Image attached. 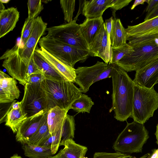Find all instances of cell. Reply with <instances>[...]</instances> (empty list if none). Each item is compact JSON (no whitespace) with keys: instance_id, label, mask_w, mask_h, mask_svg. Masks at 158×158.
Wrapping results in <instances>:
<instances>
[{"instance_id":"obj_1","label":"cell","mask_w":158,"mask_h":158,"mask_svg":"<svg viewBox=\"0 0 158 158\" xmlns=\"http://www.w3.org/2000/svg\"><path fill=\"white\" fill-rule=\"evenodd\" d=\"M47 25L41 16L36 17L31 33L23 47L20 48L19 43L16 44L12 48L7 50L0 58L4 60L2 66L9 75L23 86L28 82L30 75L39 70L34 62L33 55Z\"/></svg>"},{"instance_id":"obj_2","label":"cell","mask_w":158,"mask_h":158,"mask_svg":"<svg viewBox=\"0 0 158 158\" xmlns=\"http://www.w3.org/2000/svg\"><path fill=\"white\" fill-rule=\"evenodd\" d=\"M114 64L111 73L112 106L109 112L114 111V118L124 122L132 114L134 83L127 72Z\"/></svg>"},{"instance_id":"obj_3","label":"cell","mask_w":158,"mask_h":158,"mask_svg":"<svg viewBox=\"0 0 158 158\" xmlns=\"http://www.w3.org/2000/svg\"><path fill=\"white\" fill-rule=\"evenodd\" d=\"M133 51L115 63L126 72L136 71L158 57V36L128 41Z\"/></svg>"},{"instance_id":"obj_4","label":"cell","mask_w":158,"mask_h":158,"mask_svg":"<svg viewBox=\"0 0 158 158\" xmlns=\"http://www.w3.org/2000/svg\"><path fill=\"white\" fill-rule=\"evenodd\" d=\"M41 84L46 96L48 109L58 106L69 110L73 102L82 94L73 82L68 80L45 78Z\"/></svg>"},{"instance_id":"obj_5","label":"cell","mask_w":158,"mask_h":158,"mask_svg":"<svg viewBox=\"0 0 158 158\" xmlns=\"http://www.w3.org/2000/svg\"><path fill=\"white\" fill-rule=\"evenodd\" d=\"M149 138L144 124L133 121L127 124L119 134L112 148L116 152L131 154L142 152L143 147Z\"/></svg>"},{"instance_id":"obj_6","label":"cell","mask_w":158,"mask_h":158,"mask_svg":"<svg viewBox=\"0 0 158 158\" xmlns=\"http://www.w3.org/2000/svg\"><path fill=\"white\" fill-rule=\"evenodd\" d=\"M158 108V93L154 87L148 88L134 83L132 112L134 121L143 124Z\"/></svg>"},{"instance_id":"obj_7","label":"cell","mask_w":158,"mask_h":158,"mask_svg":"<svg viewBox=\"0 0 158 158\" xmlns=\"http://www.w3.org/2000/svg\"><path fill=\"white\" fill-rule=\"evenodd\" d=\"M38 43L40 48L73 68L77 62L85 61L90 56L89 51L80 49L46 36L41 38Z\"/></svg>"},{"instance_id":"obj_8","label":"cell","mask_w":158,"mask_h":158,"mask_svg":"<svg viewBox=\"0 0 158 158\" xmlns=\"http://www.w3.org/2000/svg\"><path fill=\"white\" fill-rule=\"evenodd\" d=\"M47 36L80 49L89 51L88 45L81 31L79 24L73 20L69 23L47 28Z\"/></svg>"},{"instance_id":"obj_9","label":"cell","mask_w":158,"mask_h":158,"mask_svg":"<svg viewBox=\"0 0 158 158\" xmlns=\"http://www.w3.org/2000/svg\"><path fill=\"white\" fill-rule=\"evenodd\" d=\"M41 83H27L24 86L21 106L27 118L48 109L46 96Z\"/></svg>"},{"instance_id":"obj_10","label":"cell","mask_w":158,"mask_h":158,"mask_svg":"<svg viewBox=\"0 0 158 158\" xmlns=\"http://www.w3.org/2000/svg\"><path fill=\"white\" fill-rule=\"evenodd\" d=\"M108 64L97 61L90 67H79L75 69L76 77L74 82L79 87L82 93H86L99 74Z\"/></svg>"},{"instance_id":"obj_11","label":"cell","mask_w":158,"mask_h":158,"mask_svg":"<svg viewBox=\"0 0 158 158\" xmlns=\"http://www.w3.org/2000/svg\"><path fill=\"white\" fill-rule=\"evenodd\" d=\"M48 110L41 111L24 120L16 133V141L22 144L26 143L40 127Z\"/></svg>"},{"instance_id":"obj_12","label":"cell","mask_w":158,"mask_h":158,"mask_svg":"<svg viewBox=\"0 0 158 158\" xmlns=\"http://www.w3.org/2000/svg\"><path fill=\"white\" fill-rule=\"evenodd\" d=\"M125 29L128 41L158 36V16L137 25L128 26Z\"/></svg>"},{"instance_id":"obj_13","label":"cell","mask_w":158,"mask_h":158,"mask_svg":"<svg viewBox=\"0 0 158 158\" xmlns=\"http://www.w3.org/2000/svg\"><path fill=\"white\" fill-rule=\"evenodd\" d=\"M89 48L90 56L99 57L107 64L110 62L111 60V49L109 46L105 23Z\"/></svg>"},{"instance_id":"obj_14","label":"cell","mask_w":158,"mask_h":158,"mask_svg":"<svg viewBox=\"0 0 158 158\" xmlns=\"http://www.w3.org/2000/svg\"><path fill=\"white\" fill-rule=\"evenodd\" d=\"M37 46L35 52L49 64L65 80L74 82L75 69L53 56L42 48Z\"/></svg>"},{"instance_id":"obj_15","label":"cell","mask_w":158,"mask_h":158,"mask_svg":"<svg viewBox=\"0 0 158 158\" xmlns=\"http://www.w3.org/2000/svg\"><path fill=\"white\" fill-rule=\"evenodd\" d=\"M158 81V57L152 62L136 71L133 81L142 87L151 88Z\"/></svg>"},{"instance_id":"obj_16","label":"cell","mask_w":158,"mask_h":158,"mask_svg":"<svg viewBox=\"0 0 158 158\" xmlns=\"http://www.w3.org/2000/svg\"><path fill=\"white\" fill-rule=\"evenodd\" d=\"M112 0H84L82 14L86 19H96L102 16L104 11L111 6Z\"/></svg>"},{"instance_id":"obj_17","label":"cell","mask_w":158,"mask_h":158,"mask_svg":"<svg viewBox=\"0 0 158 158\" xmlns=\"http://www.w3.org/2000/svg\"><path fill=\"white\" fill-rule=\"evenodd\" d=\"M15 79L10 77L0 80V103L12 102L19 98L20 91Z\"/></svg>"},{"instance_id":"obj_18","label":"cell","mask_w":158,"mask_h":158,"mask_svg":"<svg viewBox=\"0 0 158 158\" xmlns=\"http://www.w3.org/2000/svg\"><path fill=\"white\" fill-rule=\"evenodd\" d=\"M19 17L17 8L12 7L0 11V38L12 31Z\"/></svg>"},{"instance_id":"obj_19","label":"cell","mask_w":158,"mask_h":158,"mask_svg":"<svg viewBox=\"0 0 158 158\" xmlns=\"http://www.w3.org/2000/svg\"><path fill=\"white\" fill-rule=\"evenodd\" d=\"M69 110L55 106L48 110L47 123L52 136L62 129Z\"/></svg>"},{"instance_id":"obj_20","label":"cell","mask_w":158,"mask_h":158,"mask_svg":"<svg viewBox=\"0 0 158 158\" xmlns=\"http://www.w3.org/2000/svg\"><path fill=\"white\" fill-rule=\"evenodd\" d=\"M104 23L102 16L96 19H86L83 23L79 24L81 31L89 48Z\"/></svg>"},{"instance_id":"obj_21","label":"cell","mask_w":158,"mask_h":158,"mask_svg":"<svg viewBox=\"0 0 158 158\" xmlns=\"http://www.w3.org/2000/svg\"><path fill=\"white\" fill-rule=\"evenodd\" d=\"M111 48H117L127 44V34L125 28L120 20L114 18L110 34Z\"/></svg>"},{"instance_id":"obj_22","label":"cell","mask_w":158,"mask_h":158,"mask_svg":"<svg viewBox=\"0 0 158 158\" xmlns=\"http://www.w3.org/2000/svg\"><path fill=\"white\" fill-rule=\"evenodd\" d=\"M27 118L21 106L17 110L12 109L10 106L6 115L5 125L9 127L14 133H16L20 125Z\"/></svg>"},{"instance_id":"obj_23","label":"cell","mask_w":158,"mask_h":158,"mask_svg":"<svg viewBox=\"0 0 158 158\" xmlns=\"http://www.w3.org/2000/svg\"><path fill=\"white\" fill-rule=\"evenodd\" d=\"M64 146L63 150L67 158H84L87 148L75 143L73 139H67L60 144Z\"/></svg>"},{"instance_id":"obj_24","label":"cell","mask_w":158,"mask_h":158,"mask_svg":"<svg viewBox=\"0 0 158 158\" xmlns=\"http://www.w3.org/2000/svg\"><path fill=\"white\" fill-rule=\"evenodd\" d=\"M22 144L24 155L29 158H49L53 155L51 148L29 143Z\"/></svg>"},{"instance_id":"obj_25","label":"cell","mask_w":158,"mask_h":158,"mask_svg":"<svg viewBox=\"0 0 158 158\" xmlns=\"http://www.w3.org/2000/svg\"><path fill=\"white\" fill-rule=\"evenodd\" d=\"M33 58L34 62L38 69L43 72L45 78L57 80H65L35 51L34 53Z\"/></svg>"},{"instance_id":"obj_26","label":"cell","mask_w":158,"mask_h":158,"mask_svg":"<svg viewBox=\"0 0 158 158\" xmlns=\"http://www.w3.org/2000/svg\"><path fill=\"white\" fill-rule=\"evenodd\" d=\"M47 113L40 127L25 143L39 146L43 141L51 135L49 132L47 123Z\"/></svg>"},{"instance_id":"obj_27","label":"cell","mask_w":158,"mask_h":158,"mask_svg":"<svg viewBox=\"0 0 158 158\" xmlns=\"http://www.w3.org/2000/svg\"><path fill=\"white\" fill-rule=\"evenodd\" d=\"M94 104L91 98L87 95L81 94L80 97L72 104L70 109L79 113H90L91 107Z\"/></svg>"},{"instance_id":"obj_28","label":"cell","mask_w":158,"mask_h":158,"mask_svg":"<svg viewBox=\"0 0 158 158\" xmlns=\"http://www.w3.org/2000/svg\"><path fill=\"white\" fill-rule=\"evenodd\" d=\"M74 117L75 116L67 114L62 129L60 144L67 139H74L75 129Z\"/></svg>"},{"instance_id":"obj_29","label":"cell","mask_w":158,"mask_h":158,"mask_svg":"<svg viewBox=\"0 0 158 158\" xmlns=\"http://www.w3.org/2000/svg\"><path fill=\"white\" fill-rule=\"evenodd\" d=\"M133 51L132 47L128 43L117 48H111V60L109 63H116L127 53Z\"/></svg>"},{"instance_id":"obj_30","label":"cell","mask_w":158,"mask_h":158,"mask_svg":"<svg viewBox=\"0 0 158 158\" xmlns=\"http://www.w3.org/2000/svg\"><path fill=\"white\" fill-rule=\"evenodd\" d=\"M75 0H61L60 4L62 9L65 21L67 23L72 22L75 6Z\"/></svg>"},{"instance_id":"obj_31","label":"cell","mask_w":158,"mask_h":158,"mask_svg":"<svg viewBox=\"0 0 158 158\" xmlns=\"http://www.w3.org/2000/svg\"><path fill=\"white\" fill-rule=\"evenodd\" d=\"M35 19L28 17L26 19L21 32L20 41L19 43L20 47H23L30 36Z\"/></svg>"},{"instance_id":"obj_32","label":"cell","mask_w":158,"mask_h":158,"mask_svg":"<svg viewBox=\"0 0 158 158\" xmlns=\"http://www.w3.org/2000/svg\"><path fill=\"white\" fill-rule=\"evenodd\" d=\"M41 0H29L27 3L28 17L35 19L44 9Z\"/></svg>"},{"instance_id":"obj_33","label":"cell","mask_w":158,"mask_h":158,"mask_svg":"<svg viewBox=\"0 0 158 158\" xmlns=\"http://www.w3.org/2000/svg\"><path fill=\"white\" fill-rule=\"evenodd\" d=\"M151 153H148L142 156L136 158L127 154L119 152L113 153L97 152L94 153V158H149Z\"/></svg>"},{"instance_id":"obj_34","label":"cell","mask_w":158,"mask_h":158,"mask_svg":"<svg viewBox=\"0 0 158 158\" xmlns=\"http://www.w3.org/2000/svg\"><path fill=\"white\" fill-rule=\"evenodd\" d=\"M132 1V0H112L111 6L110 8L114 18L115 17L116 11L127 6Z\"/></svg>"},{"instance_id":"obj_35","label":"cell","mask_w":158,"mask_h":158,"mask_svg":"<svg viewBox=\"0 0 158 158\" xmlns=\"http://www.w3.org/2000/svg\"><path fill=\"white\" fill-rule=\"evenodd\" d=\"M45 79V77L43 72L39 70L30 75L27 83L30 84H40Z\"/></svg>"},{"instance_id":"obj_36","label":"cell","mask_w":158,"mask_h":158,"mask_svg":"<svg viewBox=\"0 0 158 158\" xmlns=\"http://www.w3.org/2000/svg\"><path fill=\"white\" fill-rule=\"evenodd\" d=\"M62 129L60 130L53 136H52V143L51 149L53 155L56 153L60 146Z\"/></svg>"},{"instance_id":"obj_37","label":"cell","mask_w":158,"mask_h":158,"mask_svg":"<svg viewBox=\"0 0 158 158\" xmlns=\"http://www.w3.org/2000/svg\"><path fill=\"white\" fill-rule=\"evenodd\" d=\"M114 64H109L102 71L95 81L101 80L107 78L111 77V73L114 66Z\"/></svg>"},{"instance_id":"obj_38","label":"cell","mask_w":158,"mask_h":158,"mask_svg":"<svg viewBox=\"0 0 158 158\" xmlns=\"http://www.w3.org/2000/svg\"><path fill=\"white\" fill-rule=\"evenodd\" d=\"M113 20V18L112 17H111L109 19L106 20L105 22L107 36L109 46L110 49H111V44L110 36L112 26Z\"/></svg>"},{"instance_id":"obj_39","label":"cell","mask_w":158,"mask_h":158,"mask_svg":"<svg viewBox=\"0 0 158 158\" xmlns=\"http://www.w3.org/2000/svg\"><path fill=\"white\" fill-rule=\"evenodd\" d=\"M158 5V0H149L145 9L146 12L148 14Z\"/></svg>"},{"instance_id":"obj_40","label":"cell","mask_w":158,"mask_h":158,"mask_svg":"<svg viewBox=\"0 0 158 158\" xmlns=\"http://www.w3.org/2000/svg\"><path fill=\"white\" fill-rule=\"evenodd\" d=\"M157 16H158V5L150 12L147 14L144 19V21L151 19Z\"/></svg>"},{"instance_id":"obj_41","label":"cell","mask_w":158,"mask_h":158,"mask_svg":"<svg viewBox=\"0 0 158 158\" xmlns=\"http://www.w3.org/2000/svg\"><path fill=\"white\" fill-rule=\"evenodd\" d=\"M52 143V137L51 135L43 141L39 146L44 147L51 148Z\"/></svg>"},{"instance_id":"obj_42","label":"cell","mask_w":158,"mask_h":158,"mask_svg":"<svg viewBox=\"0 0 158 158\" xmlns=\"http://www.w3.org/2000/svg\"><path fill=\"white\" fill-rule=\"evenodd\" d=\"M149 1V0H135L132 6L131 9L132 10L137 6L140 4H143L145 2L147 3L148 4Z\"/></svg>"},{"instance_id":"obj_43","label":"cell","mask_w":158,"mask_h":158,"mask_svg":"<svg viewBox=\"0 0 158 158\" xmlns=\"http://www.w3.org/2000/svg\"><path fill=\"white\" fill-rule=\"evenodd\" d=\"M49 158H67L65 155L63 149H61L59 153L54 156H52Z\"/></svg>"},{"instance_id":"obj_44","label":"cell","mask_w":158,"mask_h":158,"mask_svg":"<svg viewBox=\"0 0 158 158\" xmlns=\"http://www.w3.org/2000/svg\"><path fill=\"white\" fill-rule=\"evenodd\" d=\"M158 146V144H157ZM152 152L149 158H158V148L154 149L152 151Z\"/></svg>"},{"instance_id":"obj_45","label":"cell","mask_w":158,"mask_h":158,"mask_svg":"<svg viewBox=\"0 0 158 158\" xmlns=\"http://www.w3.org/2000/svg\"><path fill=\"white\" fill-rule=\"evenodd\" d=\"M10 77L9 76L5 73L4 72L0 70V80L4 79Z\"/></svg>"},{"instance_id":"obj_46","label":"cell","mask_w":158,"mask_h":158,"mask_svg":"<svg viewBox=\"0 0 158 158\" xmlns=\"http://www.w3.org/2000/svg\"><path fill=\"white\" fill-rule=\"evenodd\" d=\"M156 136V143L157 144H158V123L157 124L156 126V132L155 134Z\"/></svg>"},{"instance_id":"obj_47","label":"cell","mask_w":158,"mask_h":158,"mask_svg":"<svg viewBox=\"0 0 158 158\" xmlns=\"http://www.w3.org/2000/svg\"><path fill=\"white\" fill-rule=\"evenodd\" d=\"M5 7L3 4L0 2V11L5 10Z\"/></svg>"},{"instance_id":"obj_48","label":"cell","mask_w":158,"mask_h":158,"mask_svg":"<svg viewBox=\"0 0 158 158\" xmlns=\"http://www.w3.org/2000/svg\"><path fill=\"white\" fill-rule=\"evenodd\" d=\"M10 158H22L21 157L17 154H15L11 157Z\"/></svg>"},{"instance_id":"obj_49","label":"cell","mask_w":158,"mask_h":158,"mask_svg":"<svg viewBox=\"0 0 158 158\" xmlns=\"http://www.w3.org/2000/svg\"><path fill=\"white\" fill-rule=\"evenodd\" d=\"M10 0H0V2L2 3H7L10 1Z\"/></svg>"},{"instance_id":"obj_50","label":"cell","mask_w":158,"mask_h":158,"mask_svg":"<svg viewBox=\"0 0 158 158\" xmlns=\"http://www.w3.org/2000/svg\"><path fill=\"white\" fill-rule=\"evenodd\" d=\"M84 158H87V157H84Z\"/></svg>"},{"instance_id":"obj_51","label":"cell","mask_w":158,"mask_h":158,"mask_svg":"<svg viewBox=\"0 0 158 158\" xmlns=\"http://www.w3.org/2000/svg\"><path fill=\"white\" fill-rule=\"evenodd\" d=\"M157 84H158V81H157Z\"/></svg>"}]
</instances>
